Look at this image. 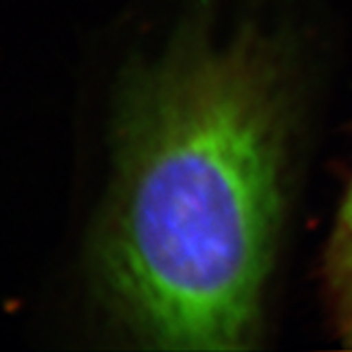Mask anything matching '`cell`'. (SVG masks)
Listing matches in <instances>:
<instances>
[{
    "label": "cell",
    "instance_id": "2",
    "mask_svg": "<svg viewBox=\"0 0 352 352\" xmlns=\"http://www.w3.org/2000/svg\"><path fill=\"white\" fill-rule=\"evenodd\" d=\"M323 294L335 335L352 349V178L327 241Z\"/></svg>",
    "mask_w": 352,
    "mask_h": 352
},
{
    "label": "cell",
    "instance_id": "1",
    "mask_svg": "<svg viewBox=\"0 0 352 352\" xmlns=\"http://www.w3.org/2000/svg\"><path fill=\"white\" fill-rule=\"evenodd\" d=\"M286 59L254 28L188 18L127 73L92 237L102 300L164 351L256 344L284 214Z\"/></svg>",
    "mask_w": 352,
    "mask_h": 352
}]
</instances>
